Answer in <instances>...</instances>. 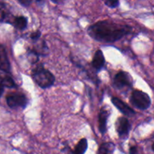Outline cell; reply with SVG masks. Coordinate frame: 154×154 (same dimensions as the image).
Here are the masks:
<instances>
[{
  "label": "cell",
  "mask_w": 154,
  "mask_h": 154,
  "mask_svg": "<svg viewBox=\"0 0 154 154\" xmlns=\"http://www.w3.org/2000/svg\"><path fill=\"white\" fill-rule=\"evenodd\" d=\"M131 30V28L127 25L103 20L90 26L88 32L90 36L99 42H114L121 39Z\"/></svg>",
  "instance_id": "6da1fadb"
},
{
  "label": "cell",
  "mask_w": 154,
  "mask_h": 154,
  "mask_svg": "<svg viewBox=\"0 0 154 154\" xmlns=\"http://www.w3.org/2000/svg\"><path fill=\"white\" fill-rule=\"evenodd\" d=\"M34 82L42 88H48L52 86L55 81L54 75L43 66H36L32 72Z\"/></svg>",
  "instance_id": "7a4b0ae2"
},
{
  "label": "cell",
  "mask_w": 154,
  "mask_h": 154,
  "mask_svg": "<svg viewBox=\"0 0 154 154\" xmlns=\"http://www.w3.org/2000/svg\"><path fill=\"white\" fill-rule=\"evenodd\" d=\"M130 100L134 106L140 109H146L150 106L151 103L149 95L146 93L139 90H134L132 91Z\"/></svg>",
  "instance_id": "3957f363"
},
{
  "label": "cell",
  "mask_w": 154,
  "mask_h": 154,
  "mask_svg": "<svg viewBox=\"0 0 154 154\" xmlns=\"http://www.w3.org/2000/svg\"><path fill=\"white\" fill-rule=\"evenodd\" d=\"M6 102L8 106L11 108H25L28 103V100L22 93L14 92L7 95Z\"/></svg>",
  "instance_id": "277c9868"
},
{
  "label": "cell",
  "mask_w": 154,
  "mask_h": 154,
  "mask_svg": "<svg viewBox=\"0 0 154 154\" xmlns=\"http://www.w3.org/2000/svg\"><path fill=\"white\" fill-rule=\"evenodd\" d=\"M113 83L118 88L131 87L132 85V79L128 73L124 71H119L114 77Z\"/></svg>",
  "instance_id": "5b68a950"
},
{
  "label": "cell",
  "mask_w": 154,
  "mask_h": 154,
  "mask_svg": "<svg viewBox=\"0 0 154 154\" xmlns=\"http://www.w3.org/2000/svg\"><path fill=\"white\" fill-rule=\"evenodd\" d=\"M131 130V125L125 117H120L116 122V131L121 138H126Z\"/></svg>",
  "instance_id": "8992f818"
},
{
  "label": "cell",
  "mask_w": 154,
  "mask_h": 154,
  "mask_svg": "<svg viewBox=\"0 0 154 154\" xmlns=\"http://www.w3.org/2000/svg\"><path fill=\"white\" fill-rule=\"evenodd\" d=\"M111 101H112V104H113L121 112H122L124 115L132 116L135 113L134 109H131V108L129 106H128L125 102H123L122 100L118 98V97H112Z\"/></svg>",
  "instance_id": "52a82bcc"
},
{
  "label": "cell",
  "mask_w": 154,
  "mask_h": 154,
  "mask_svg": "<svg viewBox=\"0 0 154 154\" xmlns=\"http://www.w3.org/2000/svg\"><path fill=\"white\" fill-rule=\"evenodd\" d=\"M0 70L5 72H10L11 64L5 47L0 44Z\"/></svg>",
  "instance_id": "ba28073f"
},
{
  "label": "cell",
  "mask_w": 154,
  "mask_h": 154,
  "mask_svg": "<svg viewBox=\"0 0 154 154\" xmlns=\"http://www.w3.org/2000/svg\"><path fill=\"white\" fill-rule=\"evenodd\" d=\"M105 59L104 56H103V52L100 50H97L95 53H94V57L92 60V66L94 69L97 71H99L101 69L104 65Z\"/></svg>",
  "instance_id": "9c48e42d"
},
{
  "label": "cell",
  "mask_w": 154,
  "mask_h": 154,
  "mask_svg": "<svg viewBox=\"0 0 154 154\" xmlns=\"http://www.w3.org/2000/svg\"><path fill=\"white\" fill-rule=\"evenodd\" d=\"M109 116V112L106 109H100V114H99V129L101 134H104L106 131V122Z\"/></svg>",
  "instance_id": "30bf717a"
},
{
  "label": "cell",
  "mask_w": 154,
  "mask_h": 154,
  "mask_svg": "<svg viewBox=\"0 0 154 154\" xmlns=\"http://www.w3.org/2000/svg\"><path fill=\"white\" fill-rule=\"evenodd\" d=\"M115 145L111 142L102 143L98 149L97 154H112L113 153Z\"/></svg>",
  "instance_id": "8fae6325"
},
{
  "label": "cell",
  "mask_w": 154,
  "mask_h": 154,
  "mask_svg": "<svg viewBox=\"0 0 154 154\" xmlns=\"http://www.w3.org/2000/svg\"><path fill=\"white\" fill-rule=\"evenodd\" d=\"M88 148V141L87 139L82 138L78 142L75 146L72 154H84Z\"/></svg>",
  "instance_id": "7c38bea8"
},
{
  "label": "cell",
  "mask_w": 154,
  "mask_h": 154,
  "mask_svg": "<svg viewBox=\"0 0 154 154\" xmlns=\"http://www.w3.org/2000/svg\"><path fill=\"white\" fill-rule=\"evenodd\" d=\"M27 18L23 16H18L14 19L13 25L17 29H24L27 26Z\"/></svg>",
  "instance_id": "4fadbf2b"
},
{
  "label": "cell",
  "mask_w": 154,
  "mask_h": 154,
  "mask_svg": "<svg viewBox=\"0 0 154 154\" xmlns=\"http://www.w3.org/2000/svg\"><path fill=\"white\" fill-rule=\"evenodd\" d=\"M0 83L6 88H14L15 87V83L12 78L8 75H0Z\"/></svg>",
  "instance_id": "5bb4252c"
},
{
  "label": "cell",
  "mask_w": 154,
  "mask_h": 154,
  "mask_svg": "<svg viewBox=\"0 0 154 154\" xmlns=\"http://www.w3.org/2000/svg\"><path fill=\"white\" fill-rule=\"evenodd\" d=\"M105 5L109 8H114L119 6V0H105Z\"/></svg>",
  "instance_id": "9a60e30c"
},
{
  "label": "cell",
  "mask_w": 154,
  "mask_h": 154,
  "mask_svg": "<svg viewBox=\"0 0 154 154\" xmlns=\"http://www.w3.org/2000/svg\"><path fill=\"white\" fill-rule=\"evenodd\" d=\"M7 12L5 7L3 4L0 3V22H2L6 18Z\"/></svg>",
  "instance_id": "2e32d148"
},
{
  "label": "cell",
  "mask_w": 154,
  "mask_h": 154,
  "mask_svg": "<svg viewBox=\"0 0 154 154\" xmlns=\"http://www.w3.org/2000/svg\"><path fill=\"white\" fill-rule=\"evenodd\" d=\"M40 36H41V32L39 30L35 31V32H32L30 35V38L34 41L38 40V38H40Z\"/></svg>",
  "instance_id": "e0dca14e"
},
{
  "label": "cell",
  "mask_w": 154,
  "mask_h": 154,
  "mask_svg": "<svg viewBox=\"0 0 154 154\" xmlns=\"http://www.w3.org/2000/svg\"><path fill=\"white\" fill-rule=\"evenodd\" d=\"M17 1H18L20 5H23L25 7L29 6L32 3V0H17Z\"/></svg>",
  "instance_id": "ac0fdd59"
},
{
  "label": "cell",
  "mask_w": 154,
  "mask_h": 154,
  "mask_svg": "<svg viewBox=\"0 0 154 154\" xmlns=\"http://www.w3.org/2000/svg\"><path fill=\"white\" fill-rule=\"evenodd\" d=\"M129 154H138L137 148L135 146H132L129 149Z\"/></svg>",
  "instance_id": "d6986e66"
},
{
  "label": "cell",
  "mask_w": 154,
  "mask_h": 154,
  "mask_svg": "<svg viewBox=\"0 0 154 154\" xmlns=\"http://www.w3.org/2000/svg\"><path fill=\"white\" fill-rule=\"evenodd\" d=\"M4 88H5V87H4L3 85H2V84L0 83V97H2V94H3V93H4Z\"/></svg>",
  "instance_id": "ffe728a7"
},
{
  "label": "cell",
  "mask_w": 154,
  "mask_h": 154,
  "mask_svg": "<svg viewBox=\"0 0 154 154\" xmlns=\"http://www.w3.org/2000/svg\"><path fill=\"white\" fill-rule=\"evenodd\" d=\"M53 2H54V3H57V2H59L60 1V0H51Z\"/></svg>",
  "instance_id": "44dd1931"
},
{
  "label": "cell",
  "mask_w": 154,
  "mask_h": 154,
  "mask_svg": "<svg viewBox=\"0 0 154 154\" xmlns=\"http://www.w3.org/2000/svg\"><path fill=\"white\" fill-rule=\"evenodd\" d=\"M152 149L154 151V143H152Z\"/></svg>",
  "instance_id": "7402d4cb"
},
{
  "label": "cell",
  "mask_w": 154,
  "mask_h": 154,
  "mask_svg": "<svg viewBox=\"0 0 154 154\" xmlns=\"http://www.w3.org/2000/svg\"><path fill=\"white\" fill-rule=\"evenodd\" d=\"M35 1H37L38 2H42L43 0H35Z\"/></svg>",
  "instance_id": "603a6c76"
}]
</instances>
